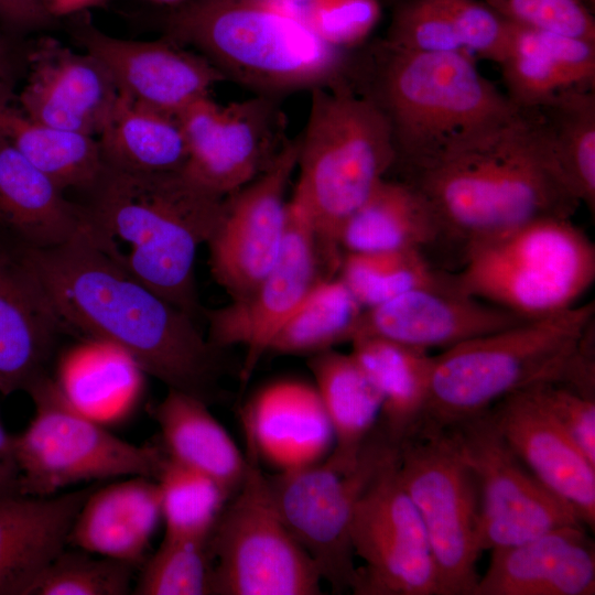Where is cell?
I'll return each instance as SVG.
<instances>
[{
  "label": "cell",
  "mask_w": 595,
  "mask_h": 595,
  "mask_svg": "<svg viewBox=\"0 0 595 595\" xmlns=\"http://www.w3.org/2000/svg\"><path fill=\"white\" fill-rule=\"evenodd\" d=\"M63 328L126 350L167 388L207 403L216 396L218 350L193 318L134 279L85 236L52 248L21 246Z\"/></svg>",
  "instance_id": "obj_1"
},
{
  "label": "cell",
  "mask_w": 595,
  "mask_h": 595,
  "mask_svg": "<svg viewBox=\"0 0 595 595\" xmlns=\"http://www.w3.org/2000/svg\"><path fill=\"white\" fill-rule=\"evenodd\" d=\"M424 197L442 241L473 246L543 218H571L581 202L564 180L536 108L403 170Z\"/></svg>",
  "instance_id": "obj_2"
},
{
  "label": "cell",
  "mask_w": 595,
  "mask_h": 595,
  "mask_svg": "<svg viewBox=\"0 0 595 595\" xmlns=\"http://www.w3.org/2000/svg\"><path fill=\"white\" fill-rule=\"evenodd\" d=\"M84 205L85 236L107 258L194 317V264L225 210L226 197L181 171L130 172L106 166Z\"/></svg>",
  "instance_id": "obj_3"
},
{
  "label": "cell",
  "mask_w": 595,
  "mask_h": 595,
  "mask_svg": "<svg viewBox=\"0 0 595 595\" xmlns=\"http://www.w3.org/2000/svg\"><path fill=\"white\" fill-rule=\"evenodd\" d=\"M163 30L226 80L279 99L335 83L353 63L312 32L304 4L294 0H183L171 7Z\"/></svg>",
  "instance_id": "obj_4"
},
{
  "label": "cell",
  "mask_w": 595,
  "mask_h": 595,
  "mask_svg": "<svg viewBox=\"0 0 595 595\" xmlns=\"http://www.w3.org/2000/svg\"><path fill=\"white\" fill-rule=\"evenodd\" d=\"M350 79L386 117L402 170L500 123L519 108L473 56L393 48L380 41Z\"/></svg>",
  "instance_id": "obj_5"
},
{
  "label": "cell",
  "mask_w": 595,
  "mask_h": 595,
  "mask_svg": "<svg viewBox=\"0 0 595 595\" xmlns=\"http://www.w3.org/2000/svg\"><path fill=\"white\" fill-rule=\"evenodd\" d=\"M310 93L292 197L334 256L344 224L394 167L397 154L386 117L349 75Z\"/></svg>",
  "instance_id": "obj_6"
},
{
  "label": "cell",
  "mask_w": 595,
  "mask_h": 595,
  "mask_svg": "<svg viewBox=\"0 0 595 595\" xmlns=\"http://www.w3.org/2000/svg\"><path fill=\"white\" fill-rule=\"evenodd\" d=\"M593 302L479 336L433 356L429 394L414 433L443 431L541 383H559L584 331Z\"/></svg>",
  "instance_id": "obj_7"
},
{
  "label": "cell",
  "mask_w": 595,
  "mask_h": 595,
  "mask_svg": "<svg viewBox=\"0 0 595 595\" xmlns=\"http://www.w3.org/2000/svg\"><path fill=\"white\" fill-rule=\"evenodd\" d=\"M458 288L526 318L574 305L595 279V247L571 218H543L470 247Z\"/></svg>",
  "instance_id": "obj_8"
},
{
  "label": "cell",
  "mask_w": 595,
  "mask_h": 595,
  "mask_svg": "<svg viewBox=\"0 0 595 595\" xmlns=\"http://www.w3.org/2000/svg\"><path fill=\"white\" fill-rule=\"evenodd\" d=\"M34 413L13 435L22 494L52 496L78 483L156 477L162 448L129 443L72 408L46 374L25 390Z\"/></svg>",
  "instance_id": "obj_9"
},
{
  "label": "cell",
  "mask_w": 595,
  "mask_h": 595,
  "mask_svg": "<svg viewBox=\"0 0 595 595\" xmlns=\"http://www.w3.org/2000/svg\"><path fill=\"white\" fill-rule=\"evenodd\" d=\"M247 450L245 478L208 538L213 594H321L316 564L280 516L257 454Z\"/></svg>",
  "instance_id": "obj_10"
},
{
  "label": "cell",
  "mask_w": 595,
  "mask_h": 595,
  "mask_svg": "<svg viewBox=\"0 0 595 595\" xmlns=\"http://www.w3.org/2000/svg\"><path fill=\"white\" fill-rule=\"evenodd\" d=\"M398 472L429 537L439 595H473L483 552L474 473L444 431L405 437L398 445Z\"/></svg>",
  "instance_id": "obj_11"
},
{
  "label": "cell",
  "mask_w": 595,
  "mask_h": 595,
  "mask_svg": "<svg viewBox=\"0 0 595 595\" xmlns=\"http://www.w3.org/2000/svg\"><path fill=\"white\" fill-rule=\"evenodd\" d=\"M397 451L377 425L348 472L325 459L268 476L280 516L334 593L356 586L358 567L350 540L356 505Z\"/></svg>",
  "instance_id": "obj_12"
},
{
  "label": "cell",
  "mask_w": 595,
  "mask_h": 595,
  "mask_svg": "<svg viewBox=\"0 0 595 595\" xmlns=\"http://www.w3.org/2000/svg\"><path fill=\"white\" fill-rule=\"evenodd\" d=\"M443 431L478 483L483 551L515 545L560 527L583 524L573 509L528 469L488 410Z\"/></svg>",
  "instance_id": "obj_13"
},
{
  "label": "cell",
  "mask_w": 595,
  "mask_h": 595,
  "mask_svg": "<svg viewBox=\"0 0 595 595\" xmlns=\"http://www.w3.org/2000/svg\"><path fill=\"white\" fill-rule=\"evenodd\" d=\"M356 595H439L434 556L422 519L398 472V451L359 498L350 528Z\"/></svg>",
  "instance_id": "obj_14"
},
{
  "label": "cell",
  "mask_w": 595,
  "mask_h": 595,
  "mask_svg": "<svg viewBox=\"0 0 595 595\" xmlns=\"http://www.w3.org/2000/svg\"><path fill=\"white\" fill-rule=\"evenodd\" d=\"M281 100L253 95L220 106L208 95L187 106L177 115L187 147L182 174L221 197L251 182L289 141Z\"/></svg>",
  "instance_id": "obj_15"
},
{
  "label": "cell",
  "mask_w": 595,
  "mask_h": 595,
  "mask_svg": "<svg viewBox=\"0 0 595 595\" xmlns=\"http://www.w3.org/2000/svg\"><path fill=\"white\" fill-rule=\"evenodd\" d=\"M298 155L299 138L289 139L256 178L226 197L207 245L210 271L231 300L249 294L280 253L286 228L285 191Z\"/></svg>",
  "instance_id": "obj_16"
},
{
  "label": "cell",
  "mask_w": 595,
  "mask_h": 595,
  "mask_svg": "<svg viewBox=\"0 0 595 595\" xmlns=\"http://www.w3.org/2000/svg\"><path fill=\"white\" fill-rule=\"evenodd\" d=\"M318 245L305 209L292 197L288 202L282 248L272 268L249 294L207 312V339L214 347L240 345L246 348L242 382L268 351L283 322L320 280Z\"/></svg>",
  "instance_id": "obj_17"
},
{
  "label": "cell",
  "mask_w": 595,
  "mask_h": 595,
  "mask_svg": "<svg viewBox=\"0 0 595 595\" xmlns=\"http://www.w3.org/2000/svg\"><path fill=\"white\" fill-rule=\"evenodd\" d=\"M74 40L108 69L119 91L177 116L225 77L202 55L166 37L133 41L108 35L88 11L69 15Z\"/></svg>",
  "instance_id": "obj_18"
},
{
  "label": "cell",
  "mask_w": 595,
  "mask_h": 595,
  "mask_svg": "<svg viewBox=\"0 0 595 595\" xmlns=\"http://www.w3.org/2000/svg\"><path fill=\"white\" fill-rule=\"evenodd\" d=\"M455 277V275H454ZM528 320L463 292L455 280L420 288L365 309L355 336H377L428 350L491 334Z\"/></svg>",
  "instance_id": "obj_19"
},
{
  "label": "cell",
  "mask_w": 595,
  "mask_h": 595,
  "mask_svg": "<svg viewBox=\"0 0 595 595\" xmlns=\"http://www.w3.org/2000/svg\"><path fill=\"white\" fill-rule=\"evenodd\" d=\"M488 411L528 469L594 529L595 465L550 414L536 387L502 398Z\"/></svg>",
  "instance_id": "obj_20"
},
{
  "label": "cell",
  "mask_w": 595,
  "mask_h": 595,
  "mask_svg": "<svg viewBox=\"0 0 595 595\" xmlns=\"http://www.w3.org/2000/svg\"><path fill=\"white\" fill-rule=\"evenodd\" d=\"M29 57L21 111L47 126L98 137L120 94L102 63L51 39Z\"/></svg>",
  "instance_id": "obj_21"
},
{
  "label": "cell",
  "mask_w": 595,
  "mask_h": 595,
  "mask_svg": "<svg viewBox=\"0 0 595 595\" xmlns=\"http://www.w3.org/2000/svg\"><path fill=\"white\" fill-rule=\"evenodd\" d=\"M583 527H560L491 550L473 595L595 594V547Z\"/></svg>",
  "instance_id": "obj_22"
},
{
  "label": "cell",
  "mask_w": 595,
  "mask_h": 595,
  "mask_svg": "<svg viewBox=\"0 0 595 595\" xmlns=\"http://www.w3.org/2000/svg\"><path fill=\"white\" fill-rule=\"evenodd\" d=\"M248 446L279 472L321 462L334 446L314 385L295 379L261 389L244 413Z\"/></svg>",
  "instance_id": "obj_23"
},
{
  "label": "cell",
  "mask_w": 595,
  "mask_h": 595,
  "mask_svg": "<svg viewBox=\"0 0 595 595\" xmlns=\"http://www.w3.org/2000/svg\"><path fill=\"white\" fill-rule=\"evenodd\" d=\"M63 325L39 280L0 244V393L26 390L45 374Z\"/></svg>",
  "instance_id": "obj_24"
},
{
  "label": "cell",
  "mask_w": 595,
  "mask_h": 595,
  "mask_svg": "<svg viewBox=\"0 0 595 595\" xmlns=\"http://www.w3.org/2000/svg\"><path fill=\"white\" fill-rule=\"evenodd\" d=\"M93 488L0 501V595H32Z\"/></svg>",
  "instance_id": "obj_25"
},
{
  "label": "cell",
  "mask_w": 595,
  "mask_h": 595,
  "mask_svg": "<svg viewBox=\"0 0 595 595\" xmlns=\"http://www.w3.org/2000/svg\"><path fill=\"white\" fill-rule=\"evenodd\" d=\"M161 519L156 480L126 477L91 489L72 524L67 545L136 566L144 560Z\"/></svg>",
  "instance_id": "obj_26"
},
{
  "label": "cell",
  "mask_w": 595,
  "mask_h": 595,
  "mask_svg": "<svg viewBox=\"0 0 595 595\" xmlns=\"http://www.w3.org/2000/svg\"><path fill=\"white\" fill-rule=\"evenodd\" d=\"M498 65L510 101L532 108L562 90L595 87V41L512 23Z\"/></svg>",
  "instance_id": "obj_27"
},
{
  "label": "cell",
  "mask_w": 595,
  "mask_h": 595,
  "mask_svg": "<svg viewBox=\"0 0 595 595\" xmlns=\"http://www.w3.org/2000/svg\"><path fill=\"white\" fill-rule=\"evenodd\" d=\"M144 375L122 348L86 337L61 355L53 380L72 408L109 428L134 412L143 396Z\"/></svg>",
  "instance_id": "obj_28"
},
{
  "label": "cell",
  "mask_w": 595,
  "mask_h": 595,
  "mask_svg": "<svg viewBox=\"0 0 595 595\" xmlns=\"http://www.w3.org/2000/svg\"><path fill=\"white\" fill-rule=\"evenodd\" d=\"M0 223L32 248L63 245L86 226L85 207L0 138Z\"/></svg>",
  "instance_id": "obj_29"
},
{
  "label": "cell",
  "mask_w": 595,
  "mask_h": 595,
  "mask_svg": "<svg viewBox=\"0 0 595 595\" xmlns=\"http://www.w3.org/2000/svg\"><path fill=\"white\" fill-rule=\"evenodd\" d=\"M153 416L166 457L213 478L231 496L236 493L245 478L248 459L210 413L206 401L169 388Z\"/></svg>",
  "instance_id": "obj_30"
},
{
  "label": "cell",
  "mask_w": 595,
  "mask_h": 595,
  "mask_svg": "<svg viewBox=\"0 0 595 595\" xmlns=\"http://www.w3.org/2000/svg\"><path fill=\"white\" fill-rule=\"evenodd\" d=\"M310 369L334 435L326 459L348 472L379 423L381 396L351 354L333 349L315 354Z\"/></svg>",
  "instance_id": "obj_31"
},
{
  "label": "cell",
  "mask_w": 595,
  "mask_h": 595,
  "mask_svg": "<svg viewBox=\"0 0 595 595\" xmlns=\"http://www.w3.org/2000/svg\"><path fill=\"white\" fill-rule=\"evenodd\" d=\"M442 241L424 197L403 180L382 178L344 224L338 246L347 252L423 250Z\"/></svg>",
  "instance_id": "obj_32"
},
{
  "label": "cell",
  "mask_w": 595,
  "mask_h": 595,
  "mask_svg": "<svg viewBox=\"0 0 595 595\" xmlns=\"http://www.w3.org/2000/svg\"><path fill=\"white\" fill-rule=\"evenodd\" d=\"M350 354L381 396L378 425L399 445L416 429L428 400L433 356L377 336L351 340Z\"/></svg>",
  "instance_id": "obj_33"
},
{
  "label": "cell",
  "mask_w": 595,
  "mask_h": 595,
  "mask_svg": "<svg viewBox=\"0 0 595 595\" xmlns=\"http://www.w3.org/2000/svg\"><path fill=\"white\" fill-rule=\"evenodd\" d=\"M97 139L106 166L117 170L175 172L187 161L177 116L121 93Z\"/></svg>",
  "instance_id": "obj_34"
},
{
  "label": "cell",
  "mask_w": 595,
  "mask_h": 595,
  "mask_svg": "<svg viewBox=\"0 0 595 595\" xmlns=\"http://www.w3.org/2000/svg\"><path fill=\"white\" fill-rule=\"evenodd\" d=\"M0 138L63 191H90L106 169L96 137L41 123L4 104Z\"/></svg>",
  "instance_id": "obj_35"
},
{
  "label": "cell",
  "mask_w": 595,
  "mask_h": 595,
  "mask_svg": "<svg viewBox=\"0 0 595 595\" xmlns=\"http://www.w3.org/2000/svg\"><path fill=\"white\" fill-rule=\"evenodd\" d=\"M536 108L567 185L595 209V89L562 90Z\"/></svg>",
  "instance_id": "obj_36"
},
{
  "label": "cell",
  "mask_w": 595,
  "mask_h": 595,
  "mask_svg": "<svg viewBox=\"0 0 595 595\" xmlns=\"http://www.w3.org/2000/svg\"><path fill=\"white\" fill-rule=\"evenodd\" d=\"M364 307L338 279H320L270 342L267 353L318 354L355 338Z\"/></svg>",
  "instance_id": "obj_37"
},
{
  "label": "cell",
  "mask_w": 595,
  "mask_h": 595,
  "mask_svg": "<svg viewBox=\"0 0 595 595\" xmlns=\"http://www.w3.org/2000/svg\"><path fill=\"white\" fill-rule=\"evenodd\" d=\"M339 279L364 309L411 290L455 282L454 274L434 269L420 250L347 252L340 261Z\"/></svg>",
  "instance_id": "obj_38"
},
{
  "label": "cell",
  "mask_w": 595,
  "mask_h": 595,
  "mask_svg": "<svg viewBox=\"0 0 595 595\" xmlns=\"http://www.w3.org/2000/svg\"><path fill=\"white\" fill-rule=\"evenodd\" d=\"M155 480L165 534L208 539L231 495L213 478L166 455Z\"/></svg>",
  "instance_id": "obj_39"
},
{
  "label": "cell",
  "mask_w": 595,
  "mask_h": 595,
  "mask_svg": "<svg viewBox=\"0 0 595 595\" xmlns=\"http://www.w3.org/2000/svg\"><path fill=\"white\" fill-rule=\"evenodd\" d=\"M133 594H213L208 539L164 534L155 553L143 565Z\"/></svg>",
  "instance_id": "obj_40"
},
{
  "label": "cell",
  "mask_w": 595,
  "mask_h": 595,
  "mask_svg": "<svg viewBox=\"0 0 595 595\" xmlns=\"http://www.w3.org/2000/svg\"><path fill=\"white\" fill-rule=\"evenodd\" d=\"M134 565L86 552L62 550L32 595H125L131 591Z\"/></svg>",
  "instance_id": "obj_41"
},
{
  "label": "cell",
  "mask_w": 595,
  "mask_h": 595,
  "mask_svg": "<svg viewBox=\"0 0 595 595\" xmlns=\"http://www.w3.org/2000/svg\"><path fill=\"white\" fill-rule=\"evenodd\" d=\"M382 42L405 51L464 53L448 0H400Z\"/></svg>",
  "instance_id": "obj_42"
},
{
  "label": "cell",
  "mask_w": 595,
  "mask_h": 595,
  "mask_svg": "<svg viewBox=\"0 0 595 595\" xmlns=\"http://www.w3.org/2000/svg\"><path fill=\"white\" fill-rule=\"evenodd\" d=\"M380 0H311L304 3V15L321 41L348 51L372 31L380 19Z\"/></svg>",
  "instance_id": "obj_43"
},
{
  "label": "cell",
  "mask_w": 595,
  "mask_h": 595,
  "mask_svg": "<svg viewBox=\"0 0 595 595\" xmlns=\"http://www.w3.org/2000/svg\"><path fill=\"white\" fill-rule=\"evenodd\" d=\"M507 21L595 41L587 0H482Z\"/></svg>",
  "instance_id": "obj_44"
},
{
  "label": "cell",
  "mask_w": 595,
  "mask_h": 595,
  "mask_svg": "<svg viewBox=\"0 0 595 595\" xmlns=\"http://www.w3.org/2000/svg\"><path fill=\"white\" fill-rule=\"evenodd\" d=\"M534 387L550 414L595 465V399L583 397L559 383Z\"/></svg>",
  "instance_id": "obj_45"
},
{
  "label": "cell",
  "mask_w": 595,
  "mask_h": 595,
  "mask_svg": "<svg viewBox=\"0 0 595 595\" xmlns=\"http://www.w3.org/2000/svg\"><path fill=\"white\" fill-rule=\"evenodd\" d=\"M56 19L42 0H0V23L10 32L28 33L50 26Z\"/></svg>",
  "instance_id": "obj_46"
},
{
  "label": "cell",
  "mask_w": 595,
  "mask_h": 595,
  "mask_svg": "<svg viewBox=\"0 0 595 595\" xmlns=\"http://www.w3.org/2000/svg\"><path fill=\"white\" fill-rule=\"evenodd\" d=\"M19 495L23 494L13 434L7 431L0 419V501Z\"/></svg>",
  "instance_id": "obj_47"
},
{
  "label": "cell",
  "mask_w": 595,
  "mask_h": 595,
  "mask_svg": "<svg viewBox=\"0 0 595 595\" xmlns=\"http://www.w3.org/2000/svg\"><path fill=\"white\" fill-rule=\"evenodd\" d=\"M105 0H42L50 14L57 19L60 17H69L82 11H88L89 8L99 6Z\"/></svg>",
  "instance_id": "obj_48"
},
{
  "label": "cell",
  "mask_w": 595,
  "mask_h": 595,
  "mask_svg": "<svg viewBox=\"0 0 595 595\" xmlns=\"http://www.w3.org/2000/svg\"><path fill=\"white\" fill-rule=\"evenodd\" d=\"M154 1L160 2V3L170 4L172 7V6H175V4L180 3L183 0H154Z\"/></svg>",
  "instance_id": "obj_49"
},
{
  "label": "cell",
  "mask_w": 595,
  "mask_h": 595,
  "mask_svg": "<svg viewBox=\"0 0 595 595\" xmlns=\"http://www.w3.org/2000/svg\"><path fill=\"white\" fill-rule=\"evenodd\" d=\"M381 1L385 2V3L393 4V6H394V4L398 3L400 0H380V2H381Z\"/></svg>",
  "instance_id": "obj_50"
},
{
  "label": "cell",
  "mask_w": 595,
  "mask_h": 595,
  "mask_svg": "<svg viewBox=\"0 0 595 595\" xmlns=\"http://www.w3.org/2000/svg\"><path fill=\"white\" fill-rule=\"evenodd\" d=\"M2 42L0 40V66H1V62H2V57H3V51H2Z\"/></svg>",
  "instance_id": "obj_51"
},
{
  "label": "cell",
  "mask_w": 595,
  "mask_h": 595,
  "mask_svg": "<svg viewBox=\"0 0 595 595\" xmlns=\"http://www.w3.org/2000/svg\"><path fill=\"white\" fill-rule=\"evenodd\" d=\"M294 1L304 4V3H306V2H309V1H311V0H294Z\"/></svg>",
  "instance_id": "obj_52"
},
{
  "label": "cell",
  "mask_w": 595,
  "mask_h": 595,
  "mask_svg": "<svg viewBox=\"0 0 595 595\" xmlns=\"http://www.w3.org/2000/svg\"><path fill=\"white\" fill-rule=\"evenodd\" d=\"M589 4L594 6L595 0H587Z\"/></svg>",
  "instance_id": "obj_53"
}]
</instances>
